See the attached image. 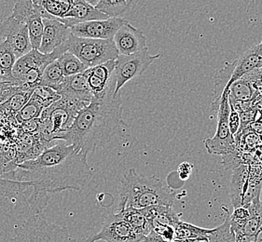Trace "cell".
I'll list each match as a JSON object with an SVG mask.
<instances>
[{
  "label": "cell",
  "instance_id": "9c48e42d",
  "mask_svg": "<svg viewBox=\"0 0 262 242\" xmlns=\"http://www.w3.org/2000/svg\"><path fill=\"white\" fill-rule=\"evenodd\" d=\"M160 56V54L151 55L148 47L130 55H119L115 60L116 87L113 96L121 92V88L127 82L144 74Z\"/></svg>",
  "mask_w": 262,
  "mask_h": 242
},
{
  "label": "cell",
  "instance_id": "d590c367",
  "mask_svg": "<svg viewBox=\"0 0 262 242\" xmlns=\"http://www.w3.org/2000/svg\"><path fill=\"white\" fill-rule=\"evenodd\" d=\"M230 106H231V110H230V114H229V126H230L231 134L235 137L237 133L240 131L241 118H240L239 113L231 105H230Z\"/></svg>",
  "mask_w": 262,
  "mask_h": 242
},
{
  "label": "cell",
  "instance_id": "7a4b0ae2",
  "mask_svg": "<svg viewBox=\"0 0 262 242\" xmlns=\"http://www.w3.org/2000/svg\"><path fill=\"white\" fill-rule=\"evenodd\" d=\"M121 92L113 96V91L93 97L92 101L79 110L73 123L55 140H63L79 151L88 154L111 142L116 132L126 127L122 118Z\"/></svg>",
  "mask_w": 262,
  "mask_h": 242
},
{
  "label": "cell",
  "instance_id": "ab89813d",
  "mask_svg": "<svg viewBox=\"0 0 262 242\" xmlns=\"http://www.w3.org/2000/svg\"><path fill=\"white\" fill-rule=\"evenodd\" d=\"M86 3H88L89 5L93 6V7H95V6L98 4V2H99V0H84Z\"/></svg>",
  "mask_w": 262,
  "mask_h": 242
},
{
  "label": "cell",
  "instance_id": "60d3db41",
  "mask_svg": "<svg viewBox=\"0 0 262 242\" xmlns=\"http://www.w3.org/2000/svg\"><path fill=\"white\" fill-rule=\"evenodd\" d=\"M33 2H35L36 4H37V5H39L40 3H41L42 1L43 0H32ZM63 1H69V2H71V3H73L74 0H63Z\"/></svg>",
  "mask_w": 262,
  "mask_h": 242
},
{
  "label": "cell",
  "instance_id": "1f68e13d",
  "mask_svg": "<svg viewBox=\"0 0 262 242\" xmlns=\"http://www.w3.org/2000/svg\"><path fill=\"white\" fill-rule=\"evenodd\" d=\"M31 97L37 100L44 108H47L55 101L60 99L61 95L51 87L38 85L33 90Z\"/></svg>",
  "mask_w": 262,
  "mask_h": 242
},
{
  "label": "cell",
  "instance_id": "ffe728a7",
  "mask_svg": "<svg viewBox=\"0 0 262 242\" xmlns=\"http://www.w3.org/2000/svg\"><path fill=\"white\" fill-rule=\"evenodd\" d=\"M12 14L16 20L25 25L36 18H46V19H56L50 15L41 6L37 5L32 0H13Z\"/></svg>",
  "mask_w": 262,
  "mask_h": 242
},
{
  "label": "cell",
  "instance_id": "44dd1931",
  "mask_svg": "<svg viewBox=\"0 0 262 242\" xmlns=\"http://www.w3.org/2000/svg\"><path fill=\"white\" fill-rule=\"evenodd\" d=\"M229 101L231 102H249L257 99L259 93L255 88L254 83L247 76L236 80L228 89Z\"/></svg>",
  "mask_w": 262,
  "mask_h": 242
},
{
  "label": "cell",
  "instance_id": "4fadbf2b",
  "mask_svg": "<svg viewBox=\"0 0 262 242\" xmlns=\"http://www.w3.org/2000/svg\"><path fill=\"white\" fill-rule=\"evenodd\" d=\"M125 19L107 18L105 20L84 21L69 27L73 36L95 39H112L117 31L126 22Z\"/></svg>",
  "mask_w": 262,
  "mask_h": 242
},
{
  "label": "cell",
  "instance_id": "7402d4cb",
  "mask_svg": "<svg viewBox=\"0 0 262 242\" xmlns=\"http://www.w3.org/2000/svg\"><path fill=\"white\" fill-rule=\"evenodd\" d=\"M117 212L131 226L132 228L140 237H146L153 229L151 225L142 213L140 209L125 208V209L120 210Z\"/></svg>",
  "mask_w": 262,
  "mask_h": 242
},
{
  "label": "cell",
  "instance_id": "7bdbcfd3",
  "mask_svg": "<svg viewBox=\"0 0 262 242\" xmlns=\"http://www.w3.org/2000/svg\"><path fill=\"white\" fill-rule=\"evenodd\" d=\"M3 102H4V100H3V99H1V98H0V105H1V104H2V103H3Z\"/></svg>",
  "mask_w": 262,
  "mask_h": 242
},
{
  "label": "cell",
  "instance_id": "836d02e7",
  "mask_svg": "<svg viewBox=\"0 0 262 242\" xmlns=\"http://www.w3.org/2000/svg\"><path fill=\"white\" fill-rule=\"evenodd\" d=\"M28 29L29 39L31 42L32 49L38 50L40 43H41L42 35H43V20L42 18H36L34 20L29 21L27 25Z\"/></svg>",
  "mask_w": 262,
  "mask_h": 242
},
{
  "label": "cell",
  "instance_id": "74e56055",
  "mask_svg": "<svg viewBox=\"0 0 262 242\" xmlns=\"http://www.w3.org/2000/svg\"><path fill=\"white\" fill-rule=\"evenodd\" d=\"M192 170H193V167L189 162H183V163L180 164V166L179 167V175L180 179L184 180V181L188 180L192 173Z\"/></svg>",
  "mask_w": 262,
  "mask_h": 242
},
{
  "label": "cell",
  "instance_id": "b9f144b4",
  "mask_svg": "<svg viewBox=\"0 0 262 242\" xmlns=\"http://www.w3.org/2000/svg\"><path fill=\"white\" fill-rule=\"evenodd\" d=\"M259 199H260V201L262 202V186L261 190H260V195H259Z\"/></svg>",
  "mask_w": 262,
  "mask_h": 242
},
{
  "label": "cell",
  "instance_id": "6da1fadb",
  "mask_svg": "<svg viewBox=\"0 0 262 242\" xmlns=\"http://www.w3.org/2000/svg\"><path fill=\"white\" fill-rule=\"evenodd\" d=\"M87 155L63 140H54L37 158L19 164L14 171L1 174L0 178L31 182L48 194L79 191L92 173Z\"/></svg>",
  "mask_w": 262,
  "mask_h": 242
},
{
  "label": "cell",
  "instance_id": "d6986e66",
  "mask_svg": "<svg viewBox=\"0 0 262 242\" xmlns=\"http://www.w3.org/2000/svg\"><path fill=\"white\" fill-rule=\"evenodd\" d=\"M108 17L98 11L95 7L89 5L84 0H74L69 11L62 17L57 18L64 26L71 27L84 21L92 20H105Z\"/></svg>",
  "mask_w": 262,
  "mask_h": 242
},
{
  "label": "cell",
  "instance_id": "cb8c5ba5",
  "mask_svg": "<svg viewBox=\"0 0 262 242\" xmlns=\"http://www.w3.org/2000/svg\"><path fill=\"white\" fill-rule=\"evenodd\" d=\"M16 60L17 57L11 45L4 38L0 37V79L15 82L12 77V68Z\"/></svg>",
  "mask_w": 262,
  "mask_h": 242
},
{
  "label": "cell",
  "instance_id": "7c38bea8",
  "mask_svg": "<svg viewBox=\"0 0 262 242\" xmlns=\"http://www.w3.org/2000/svg\"><path fill=\"white\" fill-rule=\"evenodd\" d=\"M260 195V188L253 184L249 176V166L242 164L232 170L231 176V200L233 209L246 205Z\"/></svg>",
  "mask_w": 262,
  "mask_h": 242
},
{
  "label": "cell",
  "instance_id": "603a6c76",
  "mask_svg": "<svg viewBox=\"0 0 262 242\" xmlns=\"http://www.w3.org/2000/svg\"><path fill=\"white\" fill-rule=\"evenodd\" d=\"M234 64H235L234 61L232 63H227L225 67H223L220 71H217V73H215L211 110H217L219 106H220L221 95L223 93V90H225L227 85L231 79V75H232L233 69H234Z\"/></svg>",
  "mask_w": 262,
  "mask_h": 242
},
{
  "label": "cell",
  "instance_id": "5b68a950",
  "mask_svg": "<svg viewBox=\"0 0 262 242\" xmlns=\"http://www.w3.org/2000/svg\"><path fill=\"white\" fill-rule=\"evenodd\" d=\"M86 106L87 104L61 97L42 111L37 133L47 141L55 140L59 134L69 129L79 110Z\"/></svg>",
  "mask_w": 262,
  "mask_h": 242
},
{
  "label": "cell",
  "instance_id": "2e32d148",
  "mask_svg": "<svg viewBox=\"0 0 262 242\" xmlns=\"http://www.w3.org/2000/svg\"><path fill=\"white\" fill-rule=\"evenodd\" d=\"M44 29L41 43L38 51L42 53H53V51L67 42L71 36V30L58 19H42Z\"/></svg>",
  "mask_w": 262,
  "mask_h": 242
},
{
  "label": "cell",
  "instance_id": "e0dca14e",
  "mask_svg": "<svg viewBox=\"0 0 262 242\" xmlns=\"http://www.w3.org/2000/svg\"><path fill=\"white\" fill-rule=\"evenodd\" d=\"M54 90L61 95V97L84 103L87 105L94 97L90 90L87 78L84 72L80 74L64 77L63 82L56 86Z\"/></svg>",
  "mask_w": 262,
  "mask_h": 242
},
{
  "label": "cell",
  "instance_id": "d4e9b609",
  "mask_svg": "<svg viewBox=\"0 0 262 242\" xmlns=\"http://www.w3.org/2000/svg\"><path fill=\"white\" fill-rule=\"evenodd\" d=\"M174 229V239H183V238H195L201 240H207L210 232L212 229L203 228V227L194 226L189 223H185L179 220L173 224Z\"/></svg>",
  "mask_w": 262,
  "mask_h": 242
},
{
  "label": "cell",
  "instance_id": "ba28073f",
  "mask_svg": "<svg viewBox=\"0 0 262 242\" xmlns=\"http://www.w3.org/2000/svg\"><path fill=\"white\" fill-rule=\"evenodd\" d=\"M231 110L229 102V91L223 90L221 95L220 106L217 108V126L215 136L205 139V147L211 155L225 156L227 154L236 151L235 139L231 134L229 126V114Z\"/></svg>",
  "mask_w": 262,
  "mask_h": 242
},
{
  "label": "cell",
  "instance_id": "e575fe53",
  "mask_svg": "<svg viewBox=\"0 0 262 242\" xmlns=\"http://www.w3.org/2000/svg\"><path fill=\"white\" fill-rule=\"evenodd\" d=\"M18 90H24V88L21 86H18L15 82L5 80V79H0V98L5 101L11 97V95L15 93Z\"/></svg>",
  "mask_w": 262,
  "mask_h": 242
},
{
  "label": "cell",
  "instance_id": "f546056e",
  "mask_svg": "<svg viewBox=\"0 0 262 242\" xmlns=\"http://www.w3.org/2000/svg\"><path fill=\"white\" fill-rule=\"evenodd\" d=\"M63 79H64V75H63V69L61 67L58 60H55L44 69L39 85L48 86L54 89L56 86L63 82Z\"/></svg>",
  "mask_w": 262,
  "mask_h": 242
},
{
  "label": "cell",
  "instance_id": "ac0fdd59",
  "mask_svg": "<svg viewBox=\"0 0 262 242\" xmlns=\"http://www.w3.org/2000/svg\"><path fill=\"white\" fill-rule=\"evenodd\" d=\"M234 63L233 72L225 90H228L233 82L244 76L257 69L262 68V42L247 50L239 58L236 59Z\"/></svg>",
  "mask_w": 262,
  "mask_h": 242
},
{
  "label": "cell",
  "instance_id": "f35d334b",
  "mask_svg": "<svg viewBox=\"0 0 262 242\" xmlns=\"http://www.w3.org/2000/svg\"><path fill=\"white\" fill-rule=\"evenodd\" d=\"M174 242H203L204 240L201 239H195V238H183V239H173Z\"/></svg>",
  "mask_w": 262,
  "mask_h": 242
},
{
  "label": "cell",
  "instance_id": "83f0119b",
  "mask_svg": "<svg viewBox=\"0 0 262 242\" xmlns=\"http://www.w3.org/2000/svg\"><path fill=\"white\" fill-rule=\"evenodd\" d=\"M133 0H99L95 8L108 18H117L128 11Z\"/></svg>",
  "mask_w": 262,
  "mask_h": 242
},
{
  "label": "cell",
  "instance_id": "9a60e30c",
  "mask_svg": "<svg viewBox=\"0 0 262 242\" xmlns=\"http://www.w3.org/2000/svg\"><path fill=\"white\" fill-rule=\"evenodd\" d=\"M113 40L119 55H130L147 49V37L143 31L128 21L117 31Z\"/></svg>",
  "mask_w": 262,
  "mask_h": 242
},
{
  "label": "cell",
  "instance_id": "484cf974",
  "mask_svg": "<svg viewBox=\"0 0 262 242\" xmlns=\"http://www.w3.org/2000/svg\"><path fill=\"white\" fill-rule=\"evenodd\" d=\"M33 90H18L0 105V112L15 116L21 110L29 99Z\"/></svg>",
  "mask_w": 262,
  "mask_h": 242
},
{
  "label": "cell",
  "instance_id": "52a82bcc",
  "mask_svg": "<svg viewBox=\"0 0 262 242\" xmlns=\"http://www.w3.org/2000/svg\"><path fill=\"white\" fill-rule=\"evenodd\" d=\"M9 242H77L66 227L48 222L40 213L23 223Z\"/></svg>",
  "mask_w": 262,
  "mask_h": 242
},
{
  "label": "cell",
  "instance_id": "8d00e7d4",
  "mask_svg": "<svg viewBox=\"0 0 262 242\" xmlns=\"http://www.w3.org/2000/svg\"><path fill=\"white\" fill-rule=\"evenodd\" d=\"M152 230L163 237L165 242L172 241L174 239V229L172 226H156Z\"/></svg>",
  "mask_w": 262,
  "mask_h": 242
},
{
  "label": "cell",
  "instance_id": "277c9868",
  "mask_svg": "<svg viewBox=\"0 0 262 242\" xmlns=\"http://www.w3.org/2000/svg\"><path fill=\"white\" fill-rule=\"evenodd\" d=\"M68 51V41L56 47L53 53L48 54L32 49L26 55L16 60L12 68V77L16 83L26 90H34L40 83L44 69Z\"/></svg>",
  "mask_w": 262,
  "mask_h": 242
},
{
  "label": "cell",
  "instance_id": "4dcf8cb0",
  "mask_svg": "<svg viewBox=\"0 0 262 242\" xmlns=\"http://www.w3.org/2000/svg\"><path fill=\"white\" fill-rule=\"evenodd\" d=\"M44 109L45 108L37 100L31 97L21 110L16 114L15 119L21 124L27 121L39 118Z\"/></svg>",
  "mask_w": 262,
  "mask_h": 242
},
{
  "label": "cell",
  "instance_id": "d6a6232c",
  "mask_svg": "<svg viewBox=\"0 0 262 242\" xmlns=\"http://www.w3.org/2000/svg\"><path fill=\"white\" fill-rule=\"evenodd\" d=\"M71 5V2L63 0H43L39 4L50 15L55 17L56 19L62 18L69 11Z\"/></svg>",
  "mask_w": 262,
  "mask_h": 242
},
{
  "label": "cell",
  "instance_id": "4316f807",
  "mask_svg": "<svg viewBox=\"0 0 262 242\" xmlns=\"http://www.w3.org/2000/svg\"><path fill=\"white\" fill-rule=\"evenodd\" d=\"M222 209L225 211L224 222L220 227L213 228L210 232L207 240L203 242H235V235L231 230V212L226 207H222Z\"/></svg>",
  "mask_w": 262,
  "mask_h": 242
},
{
  "label": "cell",
  "instance_id": "3957f363",
  "mask_svg": "<svg viewBox=\"0 0 262 242\" xmlns=\"http://www.w3.org/2000/svg\"><path fill=\"white\" fill-rule=\"evenodd\" d=\"M176 195V192L161 178L142 176L135 168H130L123 174L121 181L118 211L125 208L173 206Z\"/></svg>",
  "mask_w": 262,
  "mask_h": 242
},
{
  "label": "cell",
  "instance_id": "5bb4252c",
  "mask_svg": "<svg viewBox=\"0 0 262 242\" xmlns=\"http://www.w3.org/2000/svg\"><path fill=\"white\" fill-rule=\"evenodd\" d=\"M0 37L4 38L11 45L17 59L26 55L32 50L27 25L17 21L12 15L1 21Z\"/></svg>",
  "mask_w": 262,
  "mask_h": 242
},
{
  "label": "cell",
  "instance_id": "f1b7e54d",
  "mask_svg": "<svg viewBox=\"0 0 262 242\" xmlns=\"http://www.w3.org/2000/svg\"><path fill=\"white\" fill-rule=\"evenodd\" d=\"M57 60L63 69L64 77L80 74L88 69L76 55L69 52L63 53Z\"/></svg>",
  "mask_w": 262,
  "mask_h": 242
},
{
  "label": "cell",
  "instance_id": "8fae6325",
  "mask_svg": "<svg viewBox=\"0 0 262 242\" xmlns=\"http://www.w3.org/2000/svg\"><path fill=\"white\" fill-rule=\"evenodd\" d=\"M144 237L137 235L118 212L107 216L98 233L81 242H139Z\"/></svg>",
  "mask_w": 262,
  "mask_h": 242
},
{
  "label": "cell",
  "instance_id": "30bf717a",
  "mask_svg": "<svg viewBox=\"0 0 262 242\" xmlns=\"http://www.w3.org/2000/svg\"><path fill=\"white\" fill-rule=\"evenodd\" d=\"M7 199H23L33 211L40 213L47 206L49 196L31 182L0 178V200Z\"/></svg>",
  "mask_w": 262,
  "mask_h": 242
},
{
  "label": "cell",
  "instance_id": "8992f818",
  "mask_svg": "<svg viewBox=\"0 0 262 242\" xmlns=\"http://www.w3.org/2000/svg\"><path fill=\"white\" fill-rule=\"evenodd\" d=\"M69 53H73L86 65L94 67L107 61L116 60L119 56L113 38L95 39L71 36L68 40Z\"/></svg>",
  "mask_w": 262,
  "mask_h": 242
}]
</instances>
